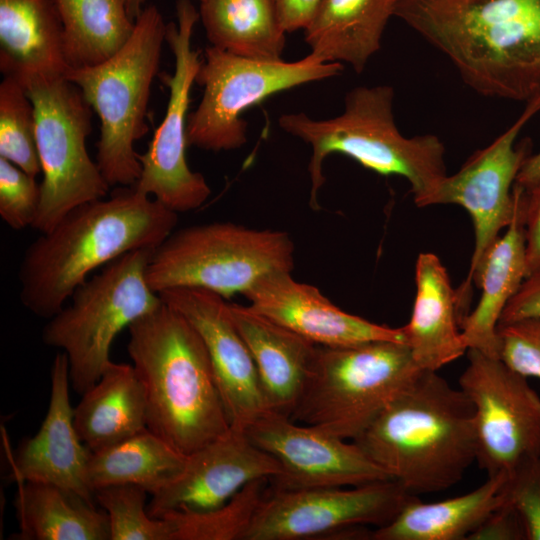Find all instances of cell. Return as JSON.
I'll return each instance as SVG.
<instances>
[{"label":"cell","mask_w":540,"mask_h":540,"mask_svg":"<svg viewBox=\"0 0 540 540\" xmlns=\"http://www.w3.org/2000/svg\"><path fill=\"white\" fill-rule=\"evenodd\" d=\"M187 455L149 429L90 453L88 482L101 487L133 484L149 494L172 482L183 470Z\"/></svg>","instance_id":"cell-30"},{"label":"cell","mask_w":540,"mask_h":540,"mask_svg":"<svg viewBox=\"0 0 540 540\" xmlns=\"http://www.w3.org/2000/svg\"><path fill=\"white\" fill-rule=\"evenodd\" d=\"M323 0H274L280 24L285 32L305 29Z\"/></svg>","instance_id":"cell-41"},{"label":"cell","mask_w":540,"mask_h":540,"mask_svg":"<svg viewBox=\"0 0 540 540\" xmlns=\"http://www.w3.org/2000/svg\"><path fill=\"white\" fill-rule=\"evenodd\" d=\"M422 371L401 342L317 345L309 380L290 417L354 440Z\"/></svg>","instance_id":"cell-7"},{"label":"cell","mask_w":540,"mask_h":540,"mask_svg":"<svg viewBox=\"0 0 540 540\" xmlns=\"http://www.w3.org/2000/svg\"><path fill=\"white\" fill-rule=\"evenodd\" d=\"M149 492L137 485H108L94 491L105 511L110 540H172L173 528L164 517L153 518L146 505Z\"/></svg>","instance_id":"cell-34"},{"label":"cell","mask_w":540,"mask_h":540,"mask_svg":"<svg viewBox=\"0 0 540 540\" xmlns=\"http://www.w3.org/2000/svg\"><path fill=\"white\" fill-rule=\"evenodd\" d=\"M540 182V151L531 154L522 165L515 183L529 189Z\"/></svg>","instance_id":"cell-42"},{"label":"cell","mask_w":540,"mask_h":540,"mask_svg":"<svg viewBox=\"0 0 540 540\" xmlns=\"http://www.w3.org/2000/svg\"><path fill=\"white\" fill-rule=\"evenodd\" d=\"M394 16L479 95L540 98V0H396Z\"/></svg>","instance_id":"cell-1"},{"label":"cell","mask_w":540,"mask_h":540,"mask_svg":"<svg viewBox=\"0 0 540 540\" xmlns=\"http://www.w3.org/2000/svg\"><path fill=\"white\" fill-rule=\"evenodd\" d=\"M128 331L148 429L185 455L228 432L231 424L209 355L191 324L162 301Z\"/></svg>","instance_id":"cell-4"},{"label":"cell","mask_w":540,"mask_h":540,"mask_svg":"<svg viewBox=\"0 0 540 540\" xmlns=\"http://www.w3.org/2000/svg\"><path fill=\"white\" fill-rule=\"evenodd\" d=\"M73 414L76 432L91 452L148 429L145 391L133 365L112 361Z\"/></svg>","instance_id":"cell-26"},{"label":"cell","mask_w":540,"mask_h":540,"mask_svg":"<svg viewBox=\"0 0 540 540\" xmlns=\"http://www.w3.org/2000/svg\"><path fill=\"white\" fill-rule=\"evenodd\" d=\"M229 305L255 363L268 409L290 417L309 380L317 345L248 305Z\"/></svg>","instance_id":"cell-21"},{"label":"cell","mask_w":540,"mask_h":540,"mask_svg":"<svg viewBox=\"0 0 540 540\" xmlns=\"http://www.w3.org/2000/svg\"><path fill=\"white\" fill-rule=\"evenodd\" d=\"M499 358L514 371L540 379V317L498 325Z\"/></svg>","instance_id":"cell-37"},{"label":"cell","mask_w":540,"mask_h":540,"mask_svg":"<svg viewBox=\"0 0 540 540\" xmlns=\"http://www.w3.org/2000/svg\"><path fill=\"white\" fill-rule=\"evenodd\" d=\"M242 295L252 310L315 345L339 347L378 340L406 344L402 327L379 325L347 313L317 287L296 281L291 272L268 274Z\"/></svg>","instance_id":"cell-19"},{"label":"cell","mask_w":540,"mask_h":540,"mask_svg":"<svg viewBox=\"0 0 540 540\" xmlns=\"http://www.w3.org/2000/svg\"><path fill=\"white\" fill-rule=\"evenodd\" d=\"M244 430L281 467L271 480L273 489L350 487L390 479L355 442L285 414L269 410Z\"/></svg>","instance_id":"cell-16"},{"label":"cell","mask_w":540,"mask_h":540,"mask_svg":"<svg viewBox=\"0 0 540 540\" xmlns=\"http://www.w3.org/2000/svg\"><path fill=\"white\" fill-rule=\"evenodd\" d=\"M396 0H323L309 25L305 41L324 63L345 62L361 73L380 49Z\"/></svg>","instance_id":"cell-25"},{"label":"cell","mask_w":540,"mask_h":540,"mask_svg":"<svg viewBox=\"0 0 540 540\" xmlns=\"http://www.w3.org/2000/svg\"><path fill=\"white\" fill-rule=\"evenodd\" d=\"M166 25L156 6H146L118 52L100 64L69 68L65 73L99 118L96 163L110 187L133 186L140 176L134 144L149 129L150 89L158 72Z\"/></svg>","instance_id":"cell-6"},{"label":"cell","mask_w":540,"mask_h":540,"mask_svg":"<svg viewBox=\"0 0 540 540\" xmlns=\"http://www.w3.org/2000/svg\"><path fill=\"white\" fill-rule=\"evenodd\" d=\"M294 244L280 230L213 222L173 231L153 252L147 281L156 292L202 288L225 299L260 278L294 268Z\"/></svg>","instance_id":"cell-9"},{"label":"cell","mask_w":540,"mask_h":540,"mask_svg":"<svg viewBox=\"0 0 540 540\" xmlns=\"http://www.w3.org/2000/svg\"><path fill=\"white\" fill-rule=\"evenodd\" d=\"M177 221V213L133 186L76 206L27 247L18 273L21 303L51 318L93 270L130 251L156 249Z\"/></svg>","instance_id":"cell-2"},{"label":"cell","mask_w":540,"mask_h":540,"mask_svg":"<svg viewBox=\"0 0 540 540\" xmlns=\"http://www.w3.org/2000/svg\"><path fill=\"white\" fill-rule=\"evenodd\" d=\"M352 441L410 494L444 491L476 461L474 407L437 371L423 370Z\"/></svg>","instance_id":"cell-3"},{"label":"cell","mask_w":540,"mask_h":540,"mask_svg":"<svg viewBox=\"0 0 540 540\" xmlns=\"http://www.w3.org/2000/svg\"><path fill=\"white\" fill-rule=\"evenodd\" d=\"M540 111V98L526 103L517 120L488 146L475 151L452 175L441 182L432 202L457 204L470 215L475 231V247L470 268L456 289L459 325L470 312L473 285L483 263L498 240L499 233L512 221L515 209L513 186L527 158L532 141L516 139L522 128Z\"/></svg>","instance_id":"cell-12"},{"label":"cell","mask_w":540,"mask_h":540,"mask_svg":"<svg viewBox=\"0 0 540 540\" xmlns=\"http://www.w3.org/2000/svg\"><path fill=\"white\" fill-rule=\"evenodd\" d=\"M467 540H526V533L516 510L503 499Z\"/></svg>","instance_id":"cell-38"},{"label":"cell","mask_w":540,"mask_h":540,"mask_svg":"<svg viewBox=\"0 0 540 540\" xmlns=\"http://www.w3.org/2000/svg\"><path fill=\"white\" fill-rule=\"evenodd\" d=\"M17 540H110L108 517L94 503L55 484L17 480Z\"/></svg>","instance_id":"cell-27"},{"label":"cell","mask_w":540,"mask_h":540,"mask_svg":"<svg viewBox=\"0 0 540 540\" xmlns=\"http://www.w3.org/2000/svg\"><path fill=\"white\" fill-rule=\"evenodd\" d=\"M48 410L38 432L23 439L9 461L15 481L55 484L94 503L87 467L91 451L79 438L70 402L67 356L57 353L51 365Z\"/></svg>","instance_id":"cell-20"},{"label":"cell","mask_w":540,"mask_h":540,"mask_svg":"<svg viewBox=\"0 0 540 540\" xmlns=\"http://www.w3.org/2000/svg\"><path fill=\"white\" fill-rule=\"evenodd\" d=\"M64 32L69 68L100 64L130 38L135 21L126 0H55ZM67 69V70H68Z\"/></svg>","instance_id":"cell-31"},{"label":"cell","mask_w":540,"mask_h":540,"mask_svg":"<svg viewBox=\"0 0 540 540\" xmlns=\"http://www.w3.org/2000/svg\"><path fill=\"white\" fill-rule=\"evenodd\" d=\"M540 317V271L528 275L504 308L498 325Z\"/></svg>","instance_id":"cell-39"},{"label":"cell","mask_w":540,"mask_h":540,"mask_svg":"<svg viewBox=\"0 0 540 540\" xmlns=\"http://www.w3.org/2000/svg\"><path fill=\"white\" fill-rule=\"evenodd\" d=\"M154 250L130 251L105 265L79 285L71 303L44 326L42 341L66 354L70 381L77 393H85L111 364L115 337L162 304L147 281Z\"/></svg>","instance_id":"cell-8"},{"label":"cell","mask_w":540,"mask_h":540,"mask_svg":"<svg viewBox=\"0 0 540 540\" xmlns=\"http://www.w3.org/2000/svg\"><path fill=\"white\" fill-rule=\"evenodd\" d=\"M41 184L0 157V216L14 230L33 226L41 203Z\"/></svg>","instance_id":"cell-35"},{"label":"cell","mask_w":540,"mask_h":540,"mask_svg":"<svg viewBox=\"0 0 540 540\" xmlns=\"http://www.w3.org/2000/svg\"><path fill=\"white\" fill-rule=\"evenodd\" d=\"M416 295L410 321L402 326L406 344L421 370L438 371L464 355L456 290L434 253H421L415 264Z\"/></svg>","instance_id":"cell-22"},{"label":"cell","mask_w":540,"mask_h":540,"mask_svg":"<svg viewBox=\"0 0 540 540\" xmlns=\"http://www.w3.org/2000/svg\"><path fill=\"white\" fill-rule=\"evenodd\" d=\"M199 14L212 46L245 58L282 60L286 32L274 0H205Z\"/></svg>","instance_id":"cell-29"},{"label":"cell","mask_w":540,"mask_h":540,"mask_svg":"<svg viewBox=\"0 0 540 540\" xmlns=\"http://www.w3.org/2000/svg\"><path fill=\"white\" fill-rule=\"evenodd\" d=\"M64 32L55 0H0L4 76L65 75Z\"/></svg>","instance_id":"cell-24"},{"label":"cell","mask_w":540,"mask_h":540,"mask_svg":"<svg viewBox=\"0 0 540 540\" xmlns=\"http://www.w3.org/2000/svg\"><path fill=\"white\" fill-rule=\"evenodd\" d=\"M392 479L350 487L272 489L244 540H304L361 535L354 528L391 522L414 499Z\"/></svg>","instance_id":"cell-14"},{"label":"cell","mask_w":540,"mask_h":540,"mask_svg":"<svg viewBox=\"0 0 540 540\" xmlns=\"http://www.w3.org/2000/svg\"><path fill=\"white\" fill-rule=\"evenodd\" d=\"M269 479L248 483L223 505L206 511L175 510L164 514L173 528L172 540H244Z\"/></svg>","instance_id":"cell-32"},{"label":"cell","mask_w":540,"mask_h":540,"mask_svg":"<svg viewBox=\"0 0 540 540\" xmlns=\"http://www.w3.org/2000/svg\"><path fill=\"white\" fill-rule=\"evenodd\" d=\"M342 70L341 63H324L312 54L295 62H268L211 45L195 77L203 95L187 118L188 146L215 152L238 149L247 141V123L241 118L245 110L273 94L338 76Z\"/></svg>","instance_id":"cell-11"},{"label":"cell","mask_w":540,"mask_h":540,"mask_svg":"<svg viewBox=\"0 0 540 540\" xmlns=\"http://www.w3.org/2000/svg\"><path fill=\"white\" fill-rule=\"evenodd\" d=\"M526 277L540 271V182L525 195Z\"/></svg>","instance_id":"cell-40"},{"label":"cell","mask_w":540,"mask_h":540,"mask_svg":"<svg viewBox=\"0 0 540 540\" xmlns=\"http://www.w3.org/2000/svg\"><path fill=\"white\" fill-rule=\"evenodd\" d=\"M17 78L24 84L35 111L43 178L41 203L32 228L44 233L76 206L105 198L110 185L87 150L92 108L79 87L65 75L29 74Z\"/></svg>","instance_id":"cell-10"},{"label":"cell","mask_w":540,"mask_h":540,"mask_svg":"<svg viewBox=\"0 0 540 540\" xmlns=\"http://www.w3.org/2000/svg\"><path fill=\"white\" fill-rule=\"evenodd\" d=\"M176 15L177 24L167 23L165 34L175 62L173 74L163 77L168 104L147 150L138 154L141 173L133 187L178 214L202 206L211 189L201 173L189 168L185 154L190 93L202 63L200 51L191 47L200 14L190 0H176Z\"/></svg>","instance_id":"cell-13"},{"label":"cell","mask_w":540,"mask_h":540,"mask_svg":"<svg viewBox=\"0 0 540 540\" xmlns=\"http://www.w3.org/2000/svg\"><path fill=\"white\" fill-rule=\"evenodd\" d=\"M0 157L32 176L41 173L34 106L24 84L12 75L0 83Z\"/></svg>","instance_id":"cell-33"},{"label":"cell","mask_w":540,"mask_h":540,"mask_svg":"<svg viewBox=\"0 0 540 540\" xmlns=\"http://www.w3.org/2000/svg\"><path fill=\"white\" fill-rule=\"evenodd\" d=\"M501 492L520 516L526 540H540V456L505 474Z\"/></svg>","instance_id":"cell-36"},{"label":"cell","mask_w":540,"mask_h":540,"mask_svg":"<svg viewBox=\"0 0 540 540\" xmlns=\"http://www.w3.org/2000/svg\"><path fill=\"white\" fill-rule=\"evenodd\" d=\"M515 209L512 221L489 251L481 268L476 287L482 290L476 307L461 323L460 329L468 349L498 357L497 326L509 300L526 278L525 195L526 189L513 186Z\"/></svg>","instance_id":"cell-23"},{"label":"cell","mask_w":540,"mask_h":540,"mask_svg":"<svg viewBox=\"0 0 540 540\" xmlns=\"http://www.w3.org/2000/svg\"><path fill=\"white\" fill-rule=\"evenodd\" d=\"M198 1L201 3V2H204L205 0H198Z\"/></svg>","instance_id":"cell-44"},{"label":"cell","mask_w":540,"mask_h":540,"mask_svg":"<svg viewBox=\"0 0 540 540\" xmlns=\"http://www.w3.org/2000/svg\"><path fill=\"white\" fill-rule=\"evenodd\" d=\"M281 474L279 463L256 446L244 429L232 427L224 435L187 455L181 473L151 494L147 506L153 518L175 510L217 508L248 483L272 480Z\"/></svg>","instance_id":"cell-18"},{"label":"cell","mask_w":540,"mask_h":540,"mask_svg":"<svg viewBox=\"0 0 540 540\" xmlns=\"http://www.w3.org/2000/svg\"><path fill=\"white\" fill-rule=\"evenodd\" d=\"M128 13L133 21H136L137 17L144 9L143 5L145 0H126Z\"/></svg>","instance_id":"cell-43"},{"label":"cell","mask_w":540,"mask_h":540,"mask_svg":"<svg viewBox=\"0 0 540 540\" xmlns=\"http://www.w3.org/2000/svg\"><path fill=\"white\" fill-rule=\"evenodd\" d=\"M393 102L390 85L359 86L347 93L344 112L332 119L313 120L304 113L279 117L285 132L312 147L308 165L311 208H320L318 193L325 183L322 166L331 153L346 155L380 175L405 178L415 204L432 205L447 176L445 147L433 134L404 136L395 123Z\"/></svg>","instance_id":"cell-5"},{"label":"cell","mask_w":540,"mask_h":540,"mask_svg":"<svg viewBox=\"0 0 540 540\" xmlns=\"http://www.w3.org/2000/svg\"><path fill=\"white\" fill-rule=\"evenodd\" d=\"M467 358L459 388L475 411L476 462L488 477L508 474L540 456V396L500 358L476 349Z\"/></svg>","instance_id":"cell-15"},{"label":"cell","mask_w":540,"mask_h":540,"mask_svg":"<svg viewBox=\"0 0 540 540\" xmlns=\"http://www.w3.org/2000/svg\"><path fill=\"white\" fill-rule=\"evenodd\" d=\"M505 474L490 476L475 490L438 502H408L388 524L371 533L373 540H467L503 502Z\"/></svg>","instance_id":"cell-28"},{"label":"cell","mask_w":540,"mask_h":540,"mask_svg":"<svg viewBox=\"0 0 540 540\" xmlns=\"http://www.w3.org/2000/svg\"><path fill=\"white\" fill-rule=\"evenodd\" d=\"M200 336L209 355L232 427L245 429L269 411L251 353L224 297L202 288L158 293Z\"/></svg>","instance_id":"cell-17"}]
</instances>
